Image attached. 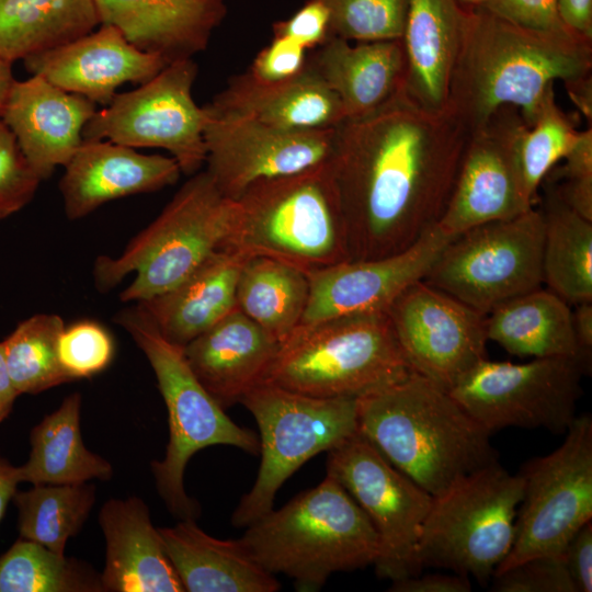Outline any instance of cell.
Masks as SVG:
<instances>
[{"label": "cell", "mask_w": 592, "mask_h": 592, "mask_svg": "<svg viewBox=\"0 0 592 592\" xmlns=\"http://www.w3.org/2000/svg\"><path fill=\"white\" fill-rule=\"evenodd\" d=\"M169 64L144 52L107 24L58 47L31 55L24 65L65 91L106 106L126 82L143 84Z\"/></svg>", "instance_id": "cell-20"}, {"label": "cell", "mask_w": 592, "mask_h": 592, "mask_svg": "<svg viewBox=\"0 0 592 592\" xmlns=\"http://www.w3.org/2000/svg\"><path fill=\"white\" fill-rule=\"evenodd\" d=\"M588 367L590 362L580 357H540L525 363L487 357L448 391L491 434L509 426L560 433L577 417Z\"/></svg>", "instance_id": "cell-12"}, {"label": "cell", "mask_w": 592, "mask_h": 592, "mask_svg": "<svg viewBox=\"0 0 592 592\" xmlns=\"http://www.w3.org/2000/svg\"><path fill=\"white\" fill-rule=\"evenodd\" d=\"M205 113V171L230 200L257 182L294 175L331 159L335 127L286 130L251 118Z\"/></svg>", "instance_id": "cell-18"}, {"label": "cell", "mask_w": 592, "mask_h": 592, "mask_svg": "<svg viewBox=\"0 0 592 592\" xmlns=\"http://www.w3.org/2000/svg\"><path fill=\"white\" fill-rule=\"evenodd\" d=\"M220 250L276 259L307 273L351 260L330 164L248 187L235 201Z\"/></svg>", "instance_id": "cell-5"}, {"label": "cell", "mask_w": 592, "mask_h": 592, "mask_svg": "<svg viewBox=\"0 0 592 592\" xmlns=\"http://www.w3.org/2000/svg\"><path fill=\"white\" fill-rule=\"evenodd\" d=\"M64 329L60 316L36 314L21 321L3 340L8 371L19 395H35L72 382L58 355Z\"/></svg>", "instance_id": "cell-37"}, {"label": "cell", "mask_w": 592, "mask_h": 592, "mask_svg": "<svg viewBox=\"0 0 592 592\" xmlns=\"http://www.w3.org/2000/svg\"><path fill=\"white\" fill-rule=\"evenodd\" d=\"M563 442L528 460L513 545L494 573L526 559L561 554L573 534L592 521V419L576 417ZM493 573V574H494Z\"/></svg>", "instance_id": "cell-13"}, {"label": "cell", "mask_w": 592, "mask_h": 592, "mask_svg": "<svg viewBox=\"0 0 592 592\" xmlns=\"http://www.w3.org/2000/svg\"><path fill=\"white\" fill-rule=\"evenodd\" d=\"M273 35L316 49L330 37L328 8L321 0H307L292 16L273 24Z\"/></svg>", "instance_id": "cell-46"}, {"label": "cell", "mask_w": 592, "mask_h": 592, "mask_svg": "<svg viewBox=\"0 0 592 592\" xmlns=\"http://www.w3.org/2000/svg\"><path fill=\"white\" fill-rule=\"evenodd\" d=\"M234 213L235 201L217 189L206 171H198L118 257L95 260L96 288L107 292L135 273L119 295L122 301L140 303L168 292L220 250Z\"/></svg>", "instance_id": "cell-7"}, {"label": "cell", "mask_w": 592, "mask_h": 592, "mask_svg": "<svg viewBox=\"0 0 592 592\" xmlns=\"http://www.w3.org/2000/svg\"><path fill=\"white\" fill-rule=\"evenodd\" d=\"M526 124L505 105L471 132L437 227L455 237L476 226L516 217L534 203L521 178L517 147Z\"/></svg>", "instance_id": "cell-16"}, {"label": "cell", "mask_w": 592, "mask_h": 592, "mask_svg": "<svg viewBox=\"0 0 592 592\" xmlns=\"http://www.w3.org/2000/svg\"><path fill=\"white\" fill-rule=\"evenodd\" d=\"M481 8L530 30L547 33L572 32L560 19L558 0H486Z\"/></svg>", "instance_id": "cell-45"}, {"label": "cell", "mask_w": 592, "mask_h": 592, "mask_svg": "<svg viewBox=\"0 0 592 592\" xmlns=\"http://www.w3.org/2000/svg\"><path fill=\"white\" fill-rule=\"evenodd\" d=\"M327 454V475L354 499L378 535L377 576L396 581L422 572L418 544L433 496L360 433Z\"/></svg>", "instance_id": "cell-15"}, {"label": "cell", "mask_w": 592, "mask_h": 592, "mask_svg": "<svg viewBox=\"0 0 592 592\" xmlns=\"http://www.w3.org/2000/svg\"><path fill=\"white\" fill-rule=\"evenodd\" d=\"M446 109L470 132L500 107L520 110L531 127L555 81L591 75L592 39L513 24L485 8H467Z\"/></svg>", "instance_id": "cell-2"}, {"label": "cell", "mask_w": 592, "mask_h": 592, "mask_svg": "<svg viewBox=\"0 0 592 592\" xmlns=\"http://www.w3.org/2000/svg\"><path fill=\"white\" fill-rule=\"evenodd\" d=\"M567 92L573 103L591 123L592 118V76L565 83Z\"/></svg>", "instance_id": "cell-52"}, {"label": "cell", "mask_w": 592, "mask_h": 592, "mask_svg": "<svg viewBox=\"0 0 592 592\" xmlns=\"http://www.w3.org/2000/svg\"><path fill=\"white\" fill-rule=\"evenodd\" d=\"M158 530L184 591L275 592L281 588L240 539L215 538L191 519Z\"/></svg>", "instance_id": "cell-30"}, {"label": "cell", "mask_w": 592, "mask_h": 592, "mask_svg": "<svg viewBox=\"0 0 592 592\" xmlns=\"http://www.w3.org/2000/svg\"><path fill=\"white\" fill-rule=\"evenodd\" d=\"M204 109L298 132L332 128L345 118L339 98L308 62L298 76L278 83L258 82L247 72L235 76Z\"/></svg>", "instance_id": "cell-26"}, {"label": "cell", "mask_w": 592, "mask_h": 592, "mask_svg": "<svg viewBox=\"0 0 592 592\" xmlns=\"http://www.w3.org/2000/svg\"><path fill=\"white\" fill-rule=\"evenodd\" d=\"M467 12L457 0H409L402 88L428 110L446 109Z\"/></svg>", "instance_id": "cell-27"}, {"label": "cell", "mask_w": 592, "mask_h": 592, "mask_svg": "<svg viewBox=\"0 0 592 592\" xmlns=\"http://www.w3.org/2000/svg\"><path fill=\"white\" fill-rule=\"evenodd\" d=\"M571 305L543 286L512 298L486 316L488 341L516 356L585 357L576 341Z\"/></svg>", "instance_id": "cell-31"}, {"label": "cell", "mask_w": 592, "mask_h": 592, "mask_svg": "<svg viewBox=\"0 0 592 592\" xmlns=\"http://www.w3.org/2000/svg\"><path fill=\"white\" fill-rule=\"evenodd\" d=\"M462 5L466 8H479L482 7L486 0H457Z\"/></svg>", "instance_id": "cell-55"}, {"label": "cell", "mask_w": 592, "mask_h": 592, "mask_svg": "<svg viewBox=\"0 0 592 592\" xmlns=\"http://www.w3.org/2000/svg\"><path fill=\"white\" fill-rule=\"evenodd\" d=\"M21 537L65 555L69 538L77 535L95 501L91 483L34 485L15 491Z\"/></svg>", "instance_id": "cell-36"}, {"label": "cell", "mask_w": 592, "mask_h": 592, "mask_svg": "<svg viewBox=\"0 0 592 592\" xmlns=\"http://www.w3.org/2000/svg\"><path fill=\"white\" fill-rule=\"evenodd\" d=\"M562 555L577 592L592 591V521L569 539Z\"/></svg>", "instance_id": "cell-47"}, {"label": "cell", "mask_w": 592, "mask_h": 592, "mask_svg": "<svg viewBox=\"0 0 592 592\" xmlns=\"http://www.w3.org/2000/svg\"><path fill=\"white\" fill-rule=\"evenodd\" d=\"M239 539L262 568L304 592L319 590L335 572L374 566L380 551L366 514L329 475L246 526Z\"/></svg>", "instance_id": "cell-4"}, {"label": "cell", "mask_w": 592, "mask_h": 592, "mask_svg": "<svg viewBox=\"0 0 592 592\" xmlns=\"http://www.w3.org/2000/svg\"><path fill=\"white\" fill-rule=\"evenodd\" d=\"M543 241V215L533 206L452 238L422 281L487 316L544 286Z\"/></svg>", "instance_id": "cell-11"}, {"label": "cell", "mask_w": 592, "mask_h": 592, "mask_svg": "<svg viewBox=\"0 0 592 592\" xmlns=\"http://www.w3.org/2000/svg\"><path fill=\"white\" fill-rule=\"evenodd\" d=\"M572 326L581 353L591 360L592 351V301L574 305Z\"/></svg>", "instance_id": "cell-50"}, {"label": "cell", "mask_w": 592, "mask_h": 592, "mask_svg": "<svg viewBox=\"0 0 592 592\" xmlns=\"http://www.w3.org/2000/svg\"><path fill=\"white\" fill-rule=\"evenodd\" d=\"M240 403L258 424L261 463L232 513L238 528L271 511L278 489L307 460L358 433L357 398H318L262 383Z\"/></svg>", "instance_id": "cell-10"}, {"label": "cell", "mask_w": 592, "mask_h": 592, "mask_svg": "<svg viewBox=\"0 0 592 592\" xmlns=\"http://www.w3.org/2000/svg\"><path fill=\"white\" fill-rule=\"evenodd\" d=\"M113 354L112 337L95 321L83 320L65 327L58 340L59 361L72 380L102 372Z\"/></svg>", "instance_id": "cell-41"}, {"label": "cell", "mask_w": 592, "mask_h": 592, "mask_svg": "<svg viewBox=\"0 0 592 592\" xmlns=\"http://www.w3.org/2000/svg\"><path fill=\"white\" fill-rule=\"evenodd\" d=\"M95 112L96 104L87 98L32 75L26 80L13 81L0 117L43 181L56 167L68 163L82 144L83 128Z\"/></svg>", "instance_id": "cell-21"}, {"label": "cell", "mask_w": 592, "mask_h": 592, "mask_svg": "<svg viewBox=\"0 0 592 592\" xmlns=\"http://www.w3.org/2000/svg\"><path fill=\"white\" fill-rule=\"evenodd\" d=\"M307 49L297 43L273 36L271 43L261 49L246 71L261 83H278L298 76L307 65Z\"/></svg>", "instance_id": "cell-44"}, {"label": "cell", "mask_w": 592, "mask_h": 592, "mask_svg": "<svg viewBox=\"0 0 592 592\" xmlns=\"http://www.w3.org/2000/svg\"><path fill=\"white\" fill-rule=\"evenodd\" d=\"M41 181L0 117V219L27 205Z\"/></svg>", "instance_id": "cell-43"}, {"label": "cell", "mask_w": 592, "mask_h": 592, "mask_svg": "<svg viewBox=\"0 0 592 592\" xmlns=\"http://www.w3.org/2000/svg\"><path fill=\"white\" fill-rule=\"evenodd\" d=\"M20 482L16 467L0 458V521Z\"/></svg>", "instance_id": "cell-53"}, {"label": "cell", "mask_w": 592, "mask_h": 592, "mask_svg": "<svg viewBox=\"0 0 592 592\" xmlns=\"http://www.w3.org/2000/svg\"><path fill=\"white\" fill-rule=\"evenodd\" d=\"M386 312L411 369L447 390L487 358L486 316L422 280Z\"/></svg>", "instance_id": "cell-17"}, {"label": "cell", "mask_w": 592, "mask_h": 592, "mask_svg": "<svg viewBox=\"0 0 592 592\" xmlns=\"http://www.w3.org/2000/svg\"><path fill=\"white\" fill-rule=\"evenodd\" d=\"M19 396L11 380L3 341L0 342V422L3 421L11 412L13 403Z\"/></svg>", "instance_id": "cell-51"}, {"label": "cell", "mask_w": 592, "mask_h": 592, "mask_svg": "<svg viewBox=\"0 0 592 592\" xmlns=\"http://www.w3.org/2000/svg\"><path fill=\"white\" fill-rule=\"evenodd\" d=\"M99 523L106 543L102 591H184L141 499L107 500L100 510Z\"/></svg>", "instance_id": "cell-24"}, {"label": "cell", "mask_w": 592, "mask_h": 592, "mask_svg": "<svg viewBox=\"0 0 592 592\" xmlns=\"http://www.w3.org/2000/svg\"><path fill=\"white\" fill-rule=\"evenodd\" d=\"M491 579L496 592H577L562 553L526 559Z\"/></svg>", "instance_id": "cell-42"}, {"label": "cell", "mask_w": 592, "mask_h": 592, "mask_svg": "<svg viewBox=\"0 0 592 592\" xmlns=\"http://www.w3.org/2000/svg\"><path fill=\"white\" fill-rule=\"evenodd\" d=\"M454 238L435 225L406 250L371 260H348L310 272L309 298L300 323L387 311L412 283L422 280Z\"/></svg>", "instance_id": "cell-19"}, {"label": "cell", "mask_w": 592, "mask_h": 592, "mask_svg": "<svg viewBox=\"0 0 592 592\" xmlns=\"http://www.w3.org/2000/svg\"><path fill=\"white\" fill-rule=\"evenodd\" d=\"M558 11L569 30L592 39V0H558Z\"/></svg>", "instance_id": "cell-49"}, {"label": "cell", "mask_w": 592, "mask_h": 592, "mask_svg": "<svg viewBox=\"0 0 592 592\" xmlns=\"http://www.w3.org/2000/svg\"><path fill=\"white\" fill-rule=\"evenodd\" d=\"M116 321L149 361L168 411L166 454L163 459L151 463L157 490L172 514L180 520H195L201 509L185 492L187 462L196 452L214 445H229L257 455L259 436L226 414L191 371L183 348L162 337L139 305L118 312Z\"/></svg>", "instance_id": "cell-8"}, {"label": "cell", "mask_w": 592, "mask_h": 592, "mask_svg": "<svg viewBox=\"0 0 592 592\" xmlns=\"http://www.w3.org/2000/svg\"><path fill=\"white\" fill-rule=\"evenodd\" d=\"M247 258L217 250L168 292L136 304L162 337L183 348L237 308V282Z\"/></svg>", "instance_id": "cell-29"}, {"label": "cell", "mask_w": 592, "mask_h": 592, "mask_svg": "<svg viewBox=\"0 0 592 592\" xmlns=\"http://www.w3.org/2000/svg\"><path fill=\"white\" fill-rule=\"evenodd\" d=\"M412 372L382 311L298 325L280 342L263 383L318 398H360Z\"/></svg>", "instance_id": "cell-6"}, {"label": "cell", "mask_w": 592, "mask_h": 592, "mask_svg": "<svg viewBox=\"0 0 592 592\" xmlns=\"http://www.w3.org/2000/svg\"><path fill=\"white\" fill-rule=\"evenodd\" d=\"M330 15V36L376 42L403 37L409 0H321Z\"/></svg>", "instance_id": "cell-40"}, {"label": "cell", "mask_w": 592, "mask_h": 592, "mask_svg": "<svg viewBox=\"0 0 592 592\" xmlns=\"http://www.w3.org/2000/svg\"><path fill=\"white\" fill-rule=\"evenodd\" d=\"M523 479L499 462L479 468L433 497L423 522L418 561L489 581L511 550Z\"/></svg>", "instance_id": "cell-9"}, {"label": "cell", "mask_w": 592, "mask_h": 592, "mask_svg": "<svg viewBox=\"0 0 592 592\" xmlns=\"http://www.w3.org/2000/svg\"><path fill=\"white\" fill-rule=\"evenodd\" d=\"M80 408L81 396L73 392L32 429L29 459L16 467L20 482L68 485L112 477V465L82 441Z\"/></svg>", "instance_id": "cell-32"}, {"label": "cell", "mask_w": 592, "mask_h": 592, "mask_svg": "<svg viewBox=\"0 0 592 592\" xmlns=\"http://www.w3.org/2000/svg\"><path fill=\"white\" fill-rule=\"evenodd\" d=\"M307 62L337 94L345 118L384 104L402 87L406 73L402 38L351 45L330 36Z\"/></svg>", "instance_id": "cell-28"}, {"label": "cell", "mask_w": 592, "mask_h": 592, "mask_svg": "<svg viewBox=\"0 0 592 592\" xmlns=\"http://www.w3.org/2000/svg\"><path fill=\"white\" fill-rule=\"evenodd\" d=\"M94 591H102L100 577L38 543L19 539L0 557V592Z\"/></svg>", "instance_id": "cell-38"}, {"label": "cell", "mask_w": 592, "mask_h": 592, "mask_svg": "<svg viewBox=\"0 0 592 592\" xmlns=\"http://www.w3.org/2000/svg\"><path fill=\"white\" fill-rule=\"evenodd\" d=\"M100 23L94 0H0V57L14 62L75 41Z\"/></svg>", "instance_id": "cell-33"}, {"label": "cell", "mask_w": 592, "mask_h": 592, "mask_svg": "<svg viewBox=\"0 0 592 592\" xmlns=\"http://www.w3.org/2000/svg\"><path fill=\"white\" fill-rule=\"evenodd\" d=\"M539 209L543 284L569 305L592 301V221L572 210L549 186Z\"/></svg>", "instance_id": "cell-34"}, {"label": "cell", "mask_w": 592, "mask_h": 592, "mask_svg": "<svg viewBox=\"0 0 592 592\" xmlns=\"http://www.w3.org/2000/svg\"><path fill=\"white\" fill-rule=\"evenodd\" d=\"M358 433L431 496L499 462L491 433L435 382L412 372L357 398Z\"/></svg>", "instance_id": "cell-3"}, {"label": "cell", "mask_w": 592, "mask_h": 592, "mask_svg": "<svg viewBox=\"0 0 592 592\" xmlns=\"http://www.w3.org/2000/svg\"><path fill=\"white\" fill-rule=\"evenodd\" d=\"M196 76L192 58L169 62L149 81L96 110L83 128V140L166 149L182 173H197L206 161V113L192 96Z\"/></svg>", "instance_id": "cell-14"}, {"label": "cell", "mask_w": 592, "mask_h": 592, "mask_svg": "<svg viewBox=\"0 0 592 592\" xmlns=\"http://www.w3.org/2000/svg\"><path fill=\"white\" fill-rule=\"evenodd\" d=\"M306 271L266 257H248L240 270L237 308L283 341L300 325L309 298Z\"/></svg>", "instance_id": "cell-35"}, {"label": "cell", "mask_w": 592, "mask_h": 592, "mask_svg": "<svg viewBox=\"0 0 592 592\" xmlns=\"http://www.w3.org/2000/svg\"><path fill=\"white\" fill-rule=\"evenodd\" d=\"M181 173L172 157L139 153L110 140H83L59 181L65 214L80 219L107 202L172 185Z\"/></svg>", "instance_id": "cell-22"}, {"label": "cell", "mask_w": 592, "mask_h": 592, "mask_svg": "<svg viewBox=\"0 0 592 592\" xmlns=\"http://www.w3.org/2000/svg\"><path fill=\"white\" fill-rule=\"evenodd\" d=\"M471 132L401 87L375 110L335 126L329 161L351 260L401 252L440 220Z\"/></svg>", "instance_id": "cell-1"}, {"label": "cell", "mask_w": 592, "mask_h": 592, "mask_svg": "<svg viewBox=\"0 0 592 592\" xmlns=\"http://www.w3.org/2000/svg\"><path fill=\"white\" fill-rule=\"evenodd\" d=\"M100 23L169 62L206 49L227 0H94Z\"/></svg>", "instance_id": "cell-25"}, {"label": "cell", "mask_w": 592, "mask_h": 592, "mask_svg": "<svg viewBox=\"0 0 592 592\" xmlns=\"http://www.w3.org/2000/svg\"><path fill=\"white\" fill-rule=\"evenodd\" d=\"M14 80L12 62L0 57V113Z\"/></svg>", "instance_id": "cell-54"}, {"label": "cell", "mask_w": 592, "mask_h": 592, "mask_svg": "<svg viewBox=\"0 0 592 592\" xmlns=\"http://www.w3.org/2000/svg\"><path fill=\"white\" fill-rule=\"evenodd\" d=\"M280 342L238 308L183 346L191 371L224 408L262 384Z\"/></svg>", "instance_id": "cell-23"}, {"label": "cell", "mask_w": 592, "mask_h": 592, "mask_svg": "<svg viewBox=\"0 0 592 592\" xmlns=\"http://www.w3.org/2000/svg\"><path fill=\"white\" fill-rule=\"evenodd\" d=\"M391 592H470L471 581L462 573H426L391 581Z\"/></svg>", "instance_id": "cell-48"}, {"label": "cell", "mask_w": 592, "mask_h": 592, "mask_svg": "<svg viewBox=\"0 0 592 592\" xmlns=\"http://www.w3.org/2000/svg\"><path fill=\"white\" fill-rule=\"evenodd\" d=\"M581 130L549 98L531 127L523 132L517 147V159L524 190L534 203L537 190L554 166L574 146Z\"/></svg>", "instance_id": "cell-39"}]
</instances>
